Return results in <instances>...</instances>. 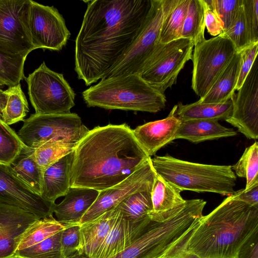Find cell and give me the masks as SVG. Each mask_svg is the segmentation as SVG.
Returning a JSON list of instances; mask_svg holds the SVG:
<instances>
[{
    "label": "cell",
    "mask_w": 258,
    "mask_h": 258,
    "mask_svg": "<svg viewBox=\"0 0 258 258\" xmlns=\"http://www.w3.org/2000/svg\"><path fill=\"white\" fill-rule=\"evenodd\" d=\"M75 41V70L89 86L104 79L142 31L152 0H94Z\"/></svg>",
    "instance_id": "cell-1"
},
{
    "label": "cell",
    "mask_w": 258,
    "mask_h": 258,
    "mask_svg": "<svg viewBox=\"0 0 258 258\" xmlns=\"http://www.w3.org/2000/svg\"><path fill=\"white\" fill-rule=\"evenodd\" d=\"M149 158L126 124L96 126L74 151L71 187L99 191L110 188L128 177Z\"/></svg>",
    "instance_id": "cell-2"
},
{
    "label": "cell",
    "mask_w": 258,
    "mask_h": 258,
    "mask_svg": "<svg viewBox=\"0 0 258 258\" xmlns=\"http://www.w3.org/2000/svg\"><path fill=\"white\" fill-rule=\"evenodd\" d=\"M258 233V208L228 196L203 216L185 242L200 258H237L243 245Z\"/></svg>",
    "instance_id": "cell-3"
},
{
    "label": "cell",
    "mask_w": 258,
    "mask_h": 258,
    "mask_svg": "<svg viewBox=\"0 0 258 258\" xmlns=\"http://www.w3.org/2000/svg\"><path fill=\"white\" fill-rule=\"evenodd\" d=\"M88 107L156 113L164 108L166 99L138 74L100 80L82 93Z\"/></svg>",
    "instance_id": "cell-4"
},
{
    "label": "cell",
    "mask_w": 258,
    "mask_h": 258,
    "mask_svg": "<svg viewBox=\"0 0 258 258\" xmlns=\"http://www.w3.org/2000/svg\"><path fill=\"white\" fill-rule=\"evenodd\" d=\"M158 175L183 190L214 192L229 196L235 191L237 177L230 165H215L183 161L170 155L151 158Z\"/></svg>",
    "instance_id": "cell-5"
},
{
    "label": "cell",
    "mask_w": 258,
    "mask_h": 258,
    "mask_svg": "<svg viewBox=\"0 0 258 258\" xmlns=\"http://www.w3.org/2000/svg\"><path fill=\"white\" fill-rule=\"evenodd\" d=\"M203 210L199 200H186L184 207L166 220L151 221L129 247L111 258H157L198 224Z\"/></svg>",
    "instance_id": "cell-6"
},
{
    "label": "cell",
    "mask_w": 258,
    "mask_h": 258,
    "mask_svg": "<svg viewBox=\"0 0 258 258\" xmlns=\"http://www.w3.org/2000/svg\"><path fill=\"white\" fill-rule=\"evenodd\" d=\"M29 99L36 114L70 113L76 94L63 74L48 68L44 61L25 77Z\"/></svg>",
    "instance_id": "cell-7"
},
{
    "label": "cell",
    "mask_w": 258,
    "mask_h": 258,
    "mask_svg": "<svg viewBox=\"0 0 258 258\" xmlns=\"http://www.w3.org/2000/svg\"><path fill=\"white\" fill-rule=\"evenodd\" d=\"M17 135L26 146L36 149L50 141L79 142L90 131L75 113L32 114Z\"/></svg>",
    "instance_id": "cell-8"
},
{
    "label": "cell",
    "mask_w": 258,
    "mask_h": 258,
    "mask_svg": "<svg viewBox=\"0 0 258 258\" xmlns=\"http://www.w3.org/2000/svg\"><path fill=\"white\" fill-rule=\"evenodd\" d=\"M237 51L233 42L219 35L194 46L191 88L203 98Z\"/></svg>",
    "instance_id": "cell-9"
},
{
    "label": "cell",
    "mask_w": 258,
    "mask_h": 258,
    "mask_svg": "<svg viewBox=\"0 0 258 258\" xmlns=\"http://www.w3.org/2000/svg\"><path fill=\"white\" fill-rule=\"evenodd\" d=\"M163 18V0H152L150 11L142 31L105 78L140 74L147 62L164 45L159 42Z\"/></svg>",
    "instance_id": "cell-10"
},
{
    "label": "cell",
    "mask_w": 258,
    "mask_h": 258,
    "mask_svg": "<svg viewBox=\"0 0 258 258\" xmlns=\"http://www.w3.org/2000/svg\"><path fill=\"white\" fill-rule=\"evenodd\" d=\"M194 46L191 40L182 38L164 44L147 62L140 76L164 94L176 83L179 73L191 59Z\"/></svg>",
    "instance_id": "cell-11"
},
{
    "label": "cell",
    "mask_w": 258,
    "mask_h": 258,
    "mask_svg": "<svg viewBox=\"0 0 258 258\" xmlns=\"http://www.w3.org/2000/svg\"><path fill=\"white\" fill-rule=\"evenodd\" d=\"M26 26L35 49L59 51L67 44L71 33L56 8L29 0Z\"/></svg>",
    "instance_id": "cell-12"
},
{
    "label": "cell",
    "mask_w": 258,
    "mask_h": 258,
    "mask_svg": "<svg viewBox=\"0 0 258 258\" xmlns=\"http://www.w3.org/2000/svg\"><path fill=\"white\" fill-rule=\"evenodd\" d=\"M29 0H0V51L27 56L35 49L26 26Z\"/></svg>",
    "instance_id": "cell-13"
},
{
    "label": "cell",
    "mask_w": 258,
    "mask_h": 258,
    "mask_svg": "<svg viewBox=\"0 0 258 258\" xmlns=\"http://www.w3.org/2000/svg\"><path fill=\"white\" fill-rule=\"evenodd\" d=\"M151 158H148L139 169L122 181L100 191L96 200L84 214L79 225L92 220L115 208L133 194L152 188L156 172Z\"/></svg>",
    "instance_id": "cell-14"
},
{
    "label": "cell",
    "mask_w": 258,
    "mask_h": 258,
    "mask_svg": "<svg viewBox=\"0 0 258 258\" xmlns=\"http://www.w3.org/2000/svg\"><path fill=\"white\" fill-rule=\"evenodd\" d=\"M231 97V115L225 120L249 139L258 138V62L255 59L242 86Z\"/></svg>",
    "instance_id": "cell-15"
},
{
    "label": "cell",
    "mask_w": 258,
    "mask_h": 258,
    "mask_svg": "<svg viewBox=\"0 0 258 258\" xmlns=\"http://www.w3.org/2000/svg\"><path fill=\"white\" fill-rule=\"evenodd\" d=\"M0 202L19 207L39 219L53 216L55 204L34 192L16 175L10 165L1 163Z\"/></svg>",
    "instance_id": "cell-16"
},
{
    "label": "cell",
    "mask_w": 258,
    "mask_h": 258,
    "mask_svg": "<svg viewBox=\"0 0 258 258\" xmlns=\"http://www.w3.org/2000/svg\"><path fill=\"white\" fill-rule=\"evenodd\" d=\"M39 219L29 212L0 202V258H15L23 234Z\"/></svg>",
    "instance_id": "cell-17"
},
{
    "label": "cell",
    "mask_w": 258,
    "mask_h": 258,
    "mask_svg": "<svg viewBox=\"0 0 258 258\" xmlns=\"http://www.w3.org/2000/svg\"><path fill=\"white\" fill-rule=\"evenodd\" d=\"M175 105L165 118L147 122L133 130L134 135L141 147L151 158L157 152L175 140L181 120L175 115Z\"/></svg>",
    "instance_id": "cell-18"
},
{
    "label": "cell",
    "mask_w": 258,
    "mask_h": 258,
    "mask_svg": "<svg viewBox=\"0 0 258 258\" xmlns=\"http://www.w3.org/2000/svg\"><path fill=\"white\" fill-rule=\"evenodd\" d=\"M151 222L149 218L133 222L124 218L119 212L113 226L92 258H111L121 252L144 232Z\"/></svg>",
    "instance_id": "cell-19"
},
{
    "label": "cell",
    "mask_w": 258,
    "mask_h": 258,
    "mask_svg": "<svg viewBox=\"0 0 258 258\" xmlns=\"http://www.w3.org/2000/svg\"><path fill=\"white\" fill-rule=\"evenodd\" d=\"M119 215L116 208L79 225V244L75 255L92 258L105 240Z\"/></svg>",
    "instance_id": "cell-20"
},
{
    "label": "cell",
    "mask_w": 258,
    "mask_h": 258,
    "mask_svg": "<svg viewBox=\"0 0 258 258\" xmlns=\"http://www.w3.org/2000/svg\"><path fill=\"white\" fill-rule=\"evenodd\" d=\"M99 191L94 189L71 187L59 204H55L53 213L56 219L66 228L79 225V222L96 200Z\"/></svg>",
    "instance_id": "cell-21"
},
{
    "label": "cell",
    "mask_w": 258,
    "mask_h": 258,
    "mask_svg": "<svg viewBox=\"0 0 258 258\" xmlns=\"http://www.w3.org/2000/svg\"><path fill=\"white\" fill-rule=\"evenodd\" d=\"M181 191L156 173L151 191L152 209L149 214L151 221L163 222L179 211L186 202Z\"/></svg>",
    "instance_id": "cell-22"
},
{
    "label": "cell",
    "mask_w": 258,
    "mask_h": 258,
    "mask_svg": "<svg viewBox=\"0 0 258 258\" xmlns=\"http://www.w3.org/2000/svg\"><path fill=\"white\" fill-rule=\"evenodd\" d=\"M74 151L62 157L48 167L43 173L41 196L55 203L64 197L71 187V170Z\"/></svg>",
    "instance_id": "cell-23"
},
{
    "label": "cell",
    "mask_w": 258,
    "mask_h": 258,
    "mask_svg": "<svg viewBox=\"0 0 258 258\" xmlns=\"http://www.w3.org/2000/svg\"><path fill=\"white\" fill-rule=\"evenodd\" d=\"M237 133L231 128L221 125L212 120H188L181 121L175 139H185L194 143L233 137Z\"/></svg>",
    "instance_id": "cell-24"
},
{
    "label": "cell",
    "mask_w": 258,
    "mask_h": 258,
    "mask_svg": "<svg viewBox=\"0 0 258 258\" xmlns=\"http://www.w3.org/2000/svg\"><path fill=\"white\" fill-rule=\"evenodd\" d=\"M240 65L241 55L237 51L208 93L198 101L203 103H220L230 99L235 94Z\"/></svg>",
    "instance_id": "cell-25"
},
{
    "label": "cell",
    "mask_w": 258,
    "mask_h": 258,
    "mask_svg": "<svg viewBox=\"0 0 258 258\" xmlns=\"http://www.w3.org/2000/svg\"><path fill=\"white\" fill-rule=\"evenodd\" d=\"M190 0H163V18L159 42L165 44L181 38Z\"/></svg>",
    "instance_id": "cell-26"
},
{
    "label": "cell",
    "mask_w": 258,
    "mask_h": 258,
    "mask_svg": "<svg viewBox=\"0 0 258 258\" xmlns=\"http://www.w3.org/2000/svg\"><path fill=\"white\" fill-rule=\"evenodd\" d=\"M175 113L181 121L188 120H226L231 114V98L223 103H203L198 101L190 104L179 102Z\"/></svg>",
    "instance_id": "cell-27"
},
{
    "label": "cell",
    "mask_w": 258,
    "mask_h": 258,
    "mask_svg": "<svg viewBox=\"0 0 258 258\" xmlns=\"http://www.w3.org/2000/svg\"><path fill=\"white\" fill-rule=\"evenodd\" d=\"M29 111L28 103L20 83L1 90L0 115L5 123L10 125L24 120Z\"/></svg>",
    "instance_id": "cell-28"
},
{
    "label": "cell",
    "mask_w": 258,
    "mask_h": 258,
    "mask_svg": "<svg viewBox=\"0 0 258 258\" xmlns=\"http://www.w3.org/2000/svg\"><path fill=\"white\" fill-rule=\"evenodd\" d=\"M34 149L25 145L10 165L21 180L34 192L41 195L44 172L35 160Z\"/></svg>",
    "instance_id": "cell-29"
},
{
    "label": "cell",
    "mask_w": 258,
    "mask_h": 258,
    "mask_svg": "<svg viewBox=\"0 0 258 258\" xmlns=\"http://www.w3.org/2000/svg\"><path fill=\"white\" fill-rule=\"evenodd\" d=\"M152 189L148 188L133 194L115 208L124 218L131 222H137L149 219V214L152 209Z\"/></svg>",
    "instance_id": "cell-30"
},
{
    "label": "cell",
    "mask_w": 258,
    "mask_h": 258,
    "mask_svg": "<svg viewBox=\"0 0 258 258\" xmlns=\"http://www.w3.org/2000/svg\"><path fill=\"white\" fill-rule=\"evenodd\" d=\"M66 228V227L53 216L39 219L23 234L17 250L38 243Z\"/></svg>",
    "instance_id": "cell-31"
},
{
    "label": "cell",
    "mask_w": 258,
    "mask_h": 258,
    "mask_svg": "<svg viewBox=\"0 0 258 258\" xmlns=\"http://www.w3.org/2000/svg\"><path fill=\"white\" fill-rule=\"evenodd\" d=\"M205 28L202 1L190 0L181 37L191 40L195 46L206 39L204 35Z\"/></svg>",
    "instance_id": "cell-32"
},
{
    "label": "cell",
    "mask_w": 258,
    "mask_h": 258,
    "mask_svg": "<svg viewBox=\"0 0 258 258\" xmlns=\"http://www.w3.org/2000/svg\"><path fill=\"white\" fill-rule=\"evenodd\" d=\"M79 143L50 141L34 149V156L44 172L62 157L74 151Z\"/></svg>",
    "instance_id": "cell-33"
},
{
    "label": "cell",
    "mask_w": 258,
    "mask_h": 258,
    "mask_svg": "<svg viewBox=\"0 0 258 258\" xmlns=\"http://www.w3.org/2000/svg\"><path fill=\"white\" fill-rule=\"evenodd\" d=\"M232 170L239 177L246 178L244 190L258 186V143L255 141L246 148L238 162L231 166Z\"/></svg>",
    "instance_id": "cell-34"
},
{
    "label": "cell",
    "mask_w": 258,
    "mask_h": 258,
    "mask_svg": "<svg viewBox=\"0 0 258 258\" xmlns=\"http://www.w3.org/2000/svg\"><path fill=\"white\" fill-rule=\"evenodd\" d=\"M26 57L0 51V81L4 85H16L25 78L24 69Z\"/></svg>",
    "instance_id": "cell-35"
},
{
    "label": "cell",
    "mask_w": 258,
    "mask_h": 258,
    "mask_svg": "<svg viewBox=\"0 0 258 258\" xmlns=\"http://www.w3.org/2000/svg\"><path fill=\"white\" fill-rule=\"evenodd\" d=\"M24 146L17 134L0 118V163L10 165Z\"/></svg>",
    "instance_id": "cell-36"
},
{
    "label": "cell",
    "mask_w": 258,
    "mask_h": 258,
    "mask_svg": "<svg viewBox=\"0 0 258 258\" xmlns=\"http://www.w3.org/2000/svg\"><path fill=\"white\" fill-rule=\"evenodd\" d=\"M61 232L35 245L17 250L15 258H62L60 249Z\"/></svg>",
    "instance_id": "cell-37"
},
{
    "label": "cell",
    "mask_w": 258,
    "mask_h": 258,
    "mask_svg": "<svg viewBox=\"0 0 258 258\" xmlns=\"http://www.w3.org/2000/svg\"><path fill=\"white\" fill-rule=\"evenodd\" d=\"M221 35L228 37L233 42L237 51L251 43L245 21L242 2L234 21Z\"/></svg>",
    "instance_id": "cell-38"
},
{
    "label": "cell",
    "mask_w": 258,
    "mask_h": 258,
    "mask_svg": "<svg viewBox=\"0 0 258 258\" xmlns=\"http://www.w3.org/2000/svg\"><path fill=\"white\" fill-rule=\"evenodd\" d=\"M212 10L222 21L224 30L235 19L242 0H206Z\"/></svg>",
    "instance_id": "cell-39"
},
{
    "label": "cell",
    "mask_w": 258,
    "mask_h": 258,
    "mask_svg": "<svg viewBox=\"0 0 258 258\" xmlns=\"http://www.w3.org/2000/svg\"><path fill=\"white\" fill-rule=\"evenodd\" d=\"M79 234V225L70 226L61 232L60 249L62 258H72L75 256Z\"/></svg>",
    "instance_id": "cell-40"
},
{
    "label": "cell",
    "mask_w": 258,
    "mask_h": 258,
    "mask_svg": "<svg viewBox=\"0 0 258 258\" xmlns=\"http://www.w3.org/2000/svg\"><path fill=\"white\" fill-rule=\"evenodd\" d=\"M242 2L250 41L258 42V0H242Z\"/></svg>",
    "instance_id": "cell-41"
},
{
    "label": "cell",
    "mask_w": 258,
    "mask_h": 258,
    "mask_svg": "<svg viewBox=\"0 0 258 258\" xmlns=\"http://www.w3.org/2000/svg\"><path fill=\"white\" fill-rule=\"evenodd\" d=\"M239 52L241 55V65L235 91H237L242 86L256 58L258 42L251 43Z\"/></svg>",
    "instance_id": "cell-42"
},
{
    "label": "cell",
    "mask_w": 258,
    "mask_h": 258,
    "mask_svg": "<svg viewBox=\"0 0 258 258\" xmlns=\"http://www.w3.org/2000/svg\"><path fill=\"white\" fill-rule=\"evenodd\" d=\"M194 228L182 235L157 258H200L186 249V239Z\"/></svg>",
    "instance_id": "cell-43"
},
{
    "label": "cell",
    "mask_w": 258,
    "mask_h": 258,
    "mask_svg": "<svg viewBox=\"0 0 258 258\" xmlns=\"http://www.w3.org/2000/svg\"><path fill=\"white\" fill-rule=\"evenodd\" d=\"M204 8L205 27L208 33L215 37L222 34L224 31L222 21L212 10L206 0H201Z\"/></svg>",
    "instance_id": "cell-44"
},
{
    "label": "cell",
    "mask_w": 258,
    "mask_h": 258,
    "mask_svg": "<svg viewBox=\"0 0 258 258\" xmlns=\"http://www.w3.org/2000/svg\"><path fill=\"white\" fill-rule=\"evenodd\" d=\"M231 196L235 200L258 208V186L247 191L240 189L234 191Z\"/></svg>",
    "instance_id": "cell-45"
},
{
    "label": "cell",
    "mask_w": 258,
    "mask_h": 258,
    "mask_svg": "<svg viewBox=\"0 0 258 258\" xmlns=\"http://www.w3.org/2000/svg\"><path fill=\"white\" fill-rule=\"evenodd\" d=\"M237 258H258V233L243 245Z\"/></svg>",
    "instance_id": "cell-46"
},
{
    "label": "cell",
    "mask_w": 258,
    "mask_h": 258,
    "mask_svg": "<svg viewBox=\"0 0 258 258\" xmlns=\"http://www.w3.org/2000/svg\"><path fill=\"white\" fill-rule=\"evenodd\" d=\"M3 86H5L3 83L0 81V92L2 89H1V87ZM0 118H1V115H0Z\"/></svg>",
    "instance_id": "cell-47"
}]
</instances>
